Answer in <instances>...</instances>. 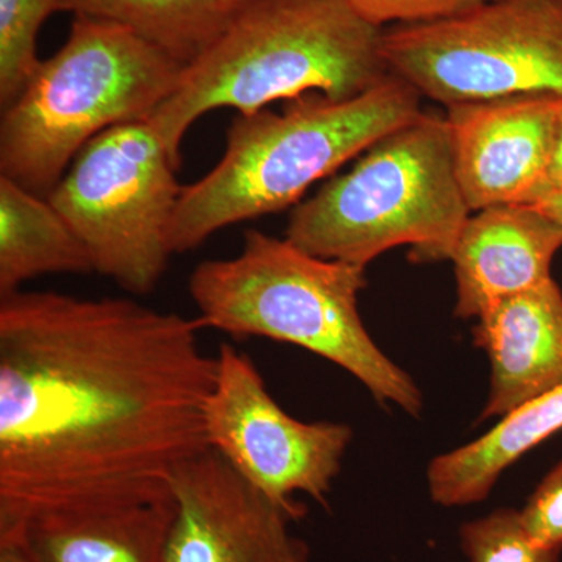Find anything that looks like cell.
<instances>
[{"label":"cell","instance_id":"ffe728a7","mask_svg":"<svg viewBox=\"0 0 562 562\" xmlns=\"http://www.w3.org/2000/svg\"><path fill=\"white\" fill-rule=\"evenodd\" d=\"M358 14L376 27L397 22L419 24L457 16L490 0H347Z\"/></svg>","mask_w":562,"mask_h":562},{"label":"cell","instance_id":"3957f363","mask_svg":"<svg viewBox=\"0 0 562 562\" xmlns=\"http://www.w3.org/2000/svg\"><path fill=\"white\" fill-rule=\"evenodd\" d=\"M420 98L390 74L357 98L335 101L308 92L288 101L281 113H239L221 161L181 188L169 228L172 255L198 249L228 225L299 205L316 181L419 116Z\"/></svg>","mask_w":562,"mask_h":562},{"label":"cell","instance_id":"5bb4252c","mask_svg":"<svg viewBox=\"0 0 562 562\" xmlns=\"http://www.w3.org/2000/svg\"><path fill=\"white\" fill-rule=\"evenodd\" d=\"M176 501L49 514L18 532L40 562H165ZM5 535V532H0Z\"/></svg>","mask_w":562,"mask_h":562},{"label":"cell","instance_id":"9c48e42d","mask_svg":"<svg viewBox=\"0 0 562 562\" xmlns=\"http://www.w3.org/2000/svg\"><path fill=\"white\" fill-rule=\"evenodd\" d=\"M205 431L221 454L251 486L281 505L295 494L327 506L353 431L341 422H302L290 416L268 391L249 355L221 344Z\"/></svg>","mask_w":562,"mask_h":562},{"label":"cell","instance_id":"cb8c5ba5","mask_svg":"<svg viewBox=\"0 0 562 562\" xmlns=\"http://www.w3.org/2000/svg\"><path fill=\"white\" fill-rule=\"evenodd\" d=\"M530 205L536 206L546 213L547 216L552 217L553 221H557L558 224L562 227V192H558V194L546 195V198L539 199L535 203H530Z\"/></svg>","mask_w":562,"mask_h":562},{"label":"cell","instance_id":"5b68a950","mask_svg":"<svg viewBox=\"0 0 562 562\" xmlns=\"http://www.w3.org/2000/svg\"><path fill=\"white\" fill-rule=\"evenodd\" d=\"M184 68L124 25L76 16L65 46L2 109L0 176L47 198L92 138L149 120Z\"/></svg>","mask_w":562,"mask_h":562},{"label":"cell","instance_id":"603a6c76","mask_svg":"<svg viewBox=\"0 0 562 562\" xmlns=\"http://www.w3.org/2000/svg\"><path fill=\"white\" fill-rule=\"evenodd\" d=\"M558 192H562V121L552 161H550L549 171H547L546 181H543L541 195L536 201L546 198V195L558 194Z\"/></svg>","mask_w":562,"mask_h":562},{"label":"cell","instance_id":"d6986e66","mask_svg":"<svg viewBox=\"0 0 562 562\" xmlns=\"http://www.w3.org/2000/svg\"><path fill=\"white\" fill-rule=\"evenodd\" d=\"M460 546L469 562H561L562 553L532 541L519 509L513 508L462 525Z\"/></svg>","mask_w":562,"mask_h":562},{"label":"cell","instance_id":"4fadbf2b","mask_svg":"<svg viewBox=\"0 0 562 562\" xmlns=\"http://www.w3.org/2000/svg\"><path fill=\"white\" fill-rule=\"evenodd\" d=\"M473 342L491 362L480 422L503 419L562 386V291L553 279L498 302L476 319Z\"/></svg>","mask_w":562,"mask_h":562},{"label":"cell","instance_id":"7a4b0ae2","mask_svg":"<svg viewBox=\"0 0 562 562\" xmlns=\"http://www.w3.org/2000/svg\"><path fill=\"white\" fill-rule=\"evenodd\" d=\"M383 32L347 0H247L147 122L179 171L184 136L210 111L249 114L308 92L344 101L371 90L390 76Z\"/></svg>","mask_w":562,"mask_h":562},{"label":"cell","instance_id":"2e32d148","mask_svg":"<svg viewBox=\"0 0 562 562\" xmlns=\"http://www.w3.org/2000/svg\"><path fill=\"white\" fill-rule=\"evenodd\" d=\"M91 272L87 247L54 205L0 176V297L38 277Z\"/></svg>","mask_w":562,"mask_h":562},{"label":"cell","instance_id":"44dd1931","mask_svg":"<svg viewBox=\"0 0 562 562\" xmlns=\"http://www.w3.org/2000/svg\"><path fill=\"white\" fill-rule=\"evenodd\" d=\"M519 512L532 541L562 552V458Z\"/></svg>","mask_w":562,"mask_h":562},{"label":"cell","instance_id":"8992f818","mask_svg":"<svg viewBox=\"0 0 562 562\" xmlns=\"http://www.w3.org/2000/svg\"><path fill=\"white\" fill-rule=\"evenodd\" d=\"M447 117L422 113L372 144L357 165L292 210L286 239L314 257L366 268L412 246V260L452 258L471 217Z\"/></svg>","mask_w":562,"mask_h":562},{"label":"cell","instance_id":"277c9868","mask_svg":"<svg viewBox=\"0 0 562 562\" xmlns=\"http://www.w3.org/2000/svg\"><path fill=\"white\" fill-rule=\"evenodd\" d=\"M364 271L250 228L236 257L202 261L188 288L203 328L312 351L349 372L376 402L419 417V386L376 346L361 319Z\"/></svg>","mask_w":562,"mask_h":562},{"label":"cell","instance_id":"e0dca14e","mask_svg":"<svg viewBox=\"0 0 562 562\" xmlns=\"http://www.w3.org/2000/svg\"><path fill=\"white\" fill-rule=\"evenodd\" d=\"M57 11L131 29L183 66L216 43L247 0H54Z\"/></svg>","mask_w":562,"mask_h":562},{"label":"cell","instance_id":"8fae6325","mask_svg":"<svg viewBox=\"0 0 562 562\" xmlns=\"http://www.w3.org/2000/svg\"><path fill=\"white\" fill-rule=\"evenodd\" d=\"M454 165L472 213L541 195L562 121V95H516L449 106Z\"/></svg>","mask_w":562,"mask_h":562},{"label":"cell","instance_id":"7c38bea8","mask_svg":"<svg viewBox=\"0 0 562 562\" xmlns=\"http://www.w3.org/2000/svg\"><path fill=\"white\" fill-rule=\"evenodd\" d=\"M561 249V225L536 206H492L471 214L450 258L454 314L479 319L498 302L546 283Z\"/></svg>","mask_w":562,"mask_h":562},{"label":"cell","instance_id":"9a60e30c","mask_svg":"<svg viewBox=\"0 0 562 562\" xmlns=\"http://www.w3.org/2000/svg\"><path fill=\"white\" fill-rule=\"evenodd\" d=\"M562 430V386L503 417L475 441L439 454L427 471L431 501L446 508L486 501L506 469Z\"/></svg>","mask_w":562,"mask_h":562},{"label":"cell","instance_id":"ba28073f","mask_svg":"<svg viewBox=\"0 0 562 562\" xmlns=\"http://www.w3.org/2000/svg\"><path fill=\"white\" fill-rule=\"evenodd\" d=\"M392 76L447 109L562 95V0H490L446 20L383 32Z\"/></svg>","mask_w":562,"mask_h":562},{"label":"cell","instance_id":"ac0fdd59","mask_svg":"<svg viewBox=\"0 0 562 562\" xmlns=\"http://www.w3.org/2000/svg\"><path fill=\"white\" fill-rule=\"evenodd\" d=\"M54 0H0V106H9L38 68L36 38Z\"/></svg>","mask_w":562,"mask_h":562},{"label":"cell","instance_id":"52a82bcc","mask_svg":"<svg viewBox=\"0 0 562 562\" xmlns=\"http://www.w3.org/2000/svg\"><path fill=\"white\" fill-rule=\"evenodd\" d=\"M176 172L149 122H128L92 138L46 199L87 247L95 273L149 294L172 257L169 228L183 188Z\"/></svg>","mask_w":562,"mask_h":562},{"label":"cell","instance_id":"30bf717a","mask_svg":"<svg viewBox=\"0 0 562 562\" xmlns=\"http://www.w3.org/2000/svg\"><path fill=\"white\" fill-rule=\"evenodd\" d=\"M171 490L165 562H310L308 543L291 531L306 506L268 497L214 450L181 464Z\"/></svg>","mask_w":562,"mask_h":562},{"label":"cell","instance_id":"6da1fadb","mask_svg":"<svg viewBox=\"0 0 562 562\" xmlns=\"http://www.w3.org/2000/svg\"><path fill=\"white\" fill-rule=\"evenodd\" d=\"M201 321L122 297H0V532L172 497L210 449Z\"/></svg>","mask_w":562,"mask_h":562},{"label":"cell","instance_id":"7402d4cb","mask_svg":"<svg viewBox=\"0 0 562 562\" xmlns=\"http://www.w3.org/2000/svg\"><path fill=\"white\" fill-rule=\"evenodd\" d=\"M0 562H40L18 532L0 535Z\"/></svg>","mask_w":562,"mask_h":562}]
</instances>
